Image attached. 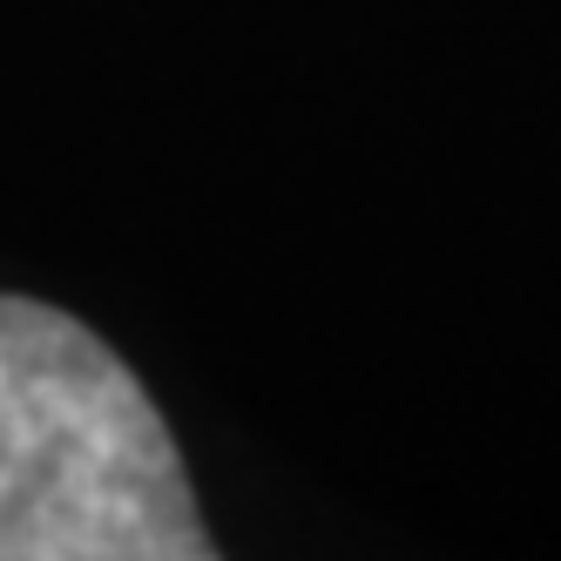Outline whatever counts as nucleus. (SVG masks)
<instances>
[{
    "mask_svg": "<svg viewBox=\"0 0 561 561\" xmlns=\"http://www.w3.org/2000/svg\"><path fill=\"white\" fill-rule=\"evenodd\" d=\"M183 454L82 318L0 298V561H210Z\"/></svg>",
    "mask_w": 561,
    "mask_h": 561,
    "instance_id": "f257e3e1",
    "label": "nucleus"
}]
</instances>
